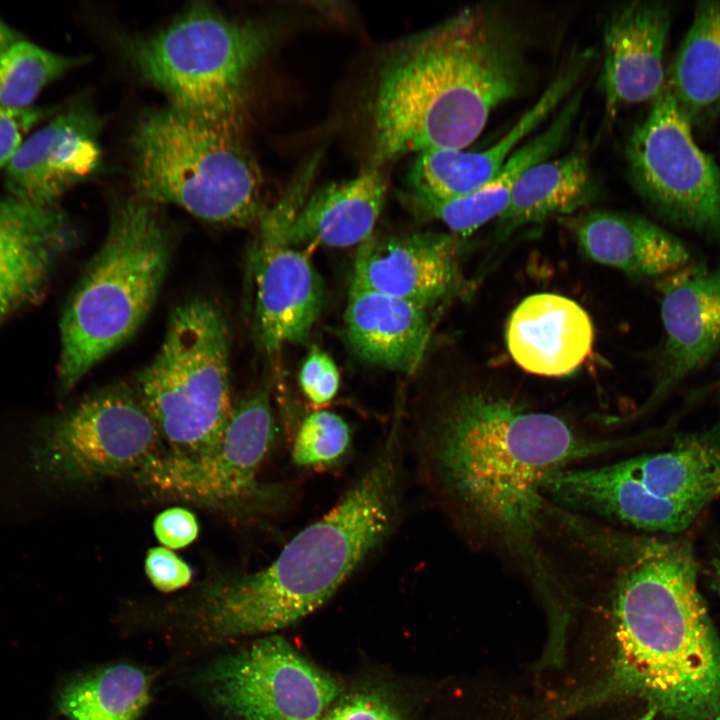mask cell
Here are the masks:
<instances>
[{
	"instance_id": "6da1fadb",
	"label": "cell",
	"mask_w": 720,
	"mask_h": 720,
	"mask_svg": "<svg viewBox=\"0 0 720 720\" xmlns=\"http://www.w3.org/2000/svg\"><path fill=\"white\" fill-rule=\"evenodd\" d=\"M417 476L472 549L504 559L546 598L542 534L553 472L616 446L502 395L465 391L414 425Z\"/></svg>"
},
{
	"instance_id": "7a4b0ae2",
	"label": "cell",
	"mask_w": 720,
	"mask_h": 720,
	"mask_svg": "<svg viewBox=\"0 0 720 720\" xmlns=\"http://www.w3.org/2000/svg\"><path fill=\"white\" fill-rule=\"evenodd\" d=\"M560 566L602 592L613 654L596 698H637L665 720H720V638L687 545L581 518Z\"/></svg>"
},
{
	"instance_id": "3957f363",
	"label": "cell",
	"mask_w": 720,
	"mask_h": 720,
	"mask_svg": "<svg viewBox=\"0 0 720 720\" xmlns=\"http://www.w3.org/2000/svg\"><path fill=\"white\" fill-rule=\"evenodd\" d=\"M525 38L503 9L466 8L394 44L370 102L371 164L465 149L525 87Z\"/></svg>"
},
{
	"instance_id": "277c9868",
	"label": "cell",
	"mask_w": 720,
	"mask_h": 720,
	"mask_svg": "<svg viewBox=\"0 0 720 720\" xmlns=\"http://www.w3.org/2000/svg\"><path fill=\"white\" fill-rule=\"evenodd\" d=\"M405 440L395 422L343 495L267 566L217 575L187 610L212 636L288 627L325 604L390 539L403 512Z\"/></svg>"
},
{
	"instance_id": "5b68a950",
	"label": "cell",
	"mask_w": 720,
	"mask_h": 720,
	"mask_svg": "<svg viewBox=\"0 0 720 720\" xmlns=\"http://www.w3.org/2000/svg\"><path fill=\"white\" fill-rule=\"evenodd\" d=\"M172 248L160 205L134 193L113 203L104 240L63 310L59 393L68 394L141 327L164 283Z\"/></svg>"
},
{
	"instance_id": "8992f818",
	"label": "cell",
	"mask_w": 720,
	"mask_h": 720,
	"mask_svg": "<svg viewBox=\"0 0 720 720\" xmlns=\"http://www.w3.org/2000/svg\"><path fill=\"white\" fill-rule=\"evenodd\" d=\"M275 39L271 24L195 3L154 32L126 37L122 47L172 106L242 136L251 82Z\"/></svg>"
},
{
	"instance_id": "52a82bcc",
	"label": "cell",
	"mask_w": 720,
	"mask_h": 720,
	"mask_svg": "<svg viewBox=\"0 0 720 720\" xmlns=\"http://www.w3.org/2000/svg\"><path fill=\"white\" fill-rule=\"evenodd\" d=\"M134 194L175 205L209 223H257L263 179L242 136L175 107L152 109L131 137Z\"/></svg>"
},
{
	"instance_id": "ba28073f",
	"label": "cell",
	"mask_w": 720,
	"mask_h": 720,
	"mask_svg": "<svg viewBox=\"0 0 720 720\" xmlns=\"http://www.w3.org/2000/svg\"><path fill=\"white\" fill-rule=\"evenodd\" d=\"M543 493L564 509L613 525L681 532L720 497V427L685 436L667 451L557 470Z\"/></svg>"
},
{
	"instance_id": "9c48e42d",
	"label": "cell",
	"mask_w": 720,
	"mask_h": 720,
	"mask_svg": "<svg viewBox=\"0 0 720 720\" xmlns=\"http://www.w3.org/2000/svg\"><path fill=\"white\" fill-rule=\"evenodd\" d=\"M136 383L164 451L194 456L213 448L235 404L229 326L221 307L204 297L177 305Z\"/></svg>"
},
{
	"instance_id": "30bf717a",
	"label": "cell",
	"mask_w": 720,
	"mask_h": 720,
	"mask_svg": "<svg viewBox=\"0 0 720 720\" xmlns=\"http://www.w3.org/2000/svg\"><path fill=\"white\" fill-rule=\"evenodd\" d=\"M29 450L39 483L68 490L107 478H130L164 446L136 389L118 383L41 419Z\"/></svg>"
},
{
	"instance_id": "8fae6325",
	"label": "cell",
	"mask_w": 720,
	"mask_h": 720,
	"mask_svg": "<svg viewBox=\"0 0 720 720\" xmlns=\"http://www.w3.org/2000/svg\"><path fill=\"white\" fill-rule=\"evenodd\" d=\"M271 395L259 387L235 402L216 445L194 456L162 451L130 479L162 498L221 509L281 504L285 487L265 485L258 475L276 438Z\"/></svg>"
},
{
	"instance_id": "7c38bea8",
	"label": "cell",
	"mask_w": 720,
	"mask_h": 720,
	"mask_svg": "<svg viewBox=\"0 0 720 720\" xmlns=\"http://www.w3.org/2000/svg\"><path fill=\"white\" fill-rule=\"evenodd\" d=\"M642 197L673 225L720 243V167L695 142L667 83L626 147Z\"/></svg>"
},
{
	"instance_id": "4fadbf2b",
	"label": "cell",
	"mask_w": 720,
	"mask_h": 720,
	"mask_svg": "<svg viewBox=\"0 0 720 720\" xmlns=\"http://www.w3.org/2000/svg\"><path fill=\"white\" fill-rule=\"evenodd\" d=\"M228 720H322L338 683L280 636L211 661L195 677Z\"/></svg>"
},
{
	"instance_id": "5bb4252c",
	"label": "cell",
	"mask_w": 720,
	"mask_h": 720,
	"mask_svg": "<svg viewBox=\"0 0 720 720\" xmlns=\"http://www.w3.org/2000/svg\"><path fill=\"white\" fill-rule=\"evenodd\" d=\"M285 220L277 206L264 211L247 260L252 330L269 355L286 344L308 341L324 297L309 257L287 242Z\"/></svg>"
},
{
	"instance_id": "9a60e30c",
	"label": "cell",
	"mask_w": 720,
	"mask_h": 720,
	"mask_svg": "<svg viewBox=\"0 0 720 720\" xmlns=\"http://www.w3.org/2000/svg\"><path fill=\"white\" fill-rule=\"evenodd\" d=\"M101 121L85 102L70 105L28 137L6 166L10 196L36 206H55L74 185L102 164Z\"/></svg>"
},
{
	"instance_id": "2e32d148",
	"label": "cell",
	"mask_w": 720,
	"mask_h": 720,
	"mask_svg": "<svg viewBox=\"0 0 720 720\" xmlns=\"http://www.w3.org/2000/svg\"><path fill=\"white\" fill-rule=\"evenodd\" d=\"M659 288L664 341L648 406L720 350V266L694 261L662 278Z\"/></svg>"
},
{
	"instance_id": "e0dca14e",
	"label": "cell",
	"mask_w": 720,
	"mask_h": 720,
	"mask_svg": "<svg viewBox=\"0 0 720 720\" xmlns=\"http://www.w3.org/2000/svg\"><path fill=\"white\" fill-rule=\"evenodd\" d=\"M78 233L56 206L0 198V325L44 295Z\"/></svg>"
},
{
	"instance_id": "ac0fdd59",
	"label": "cell",
	"mask_w": 720,
	"mask_h": 720,
	"mask_svg": "<svg viewBox=\"0 0 720 720\" xmlns=\"http://www.w3.org/2000/svg\"><path fill=\"white\" fill-rule=\"evenodd\" d=\"M589 53L574 56L558 72L537 101L494 144L478 151L438 149L417 155L408 174L411 197L450 199L466 195L493 178L520 147L570 94Z\"/></svg>"
},
{
	"instance_id": "d6986e66",
	"label": "cell",
	"mask_w": 720,
	"mask_h": 720,
	"mask_svg": "<svg viewBox=\"0 0 720 720\" xmlns=\"http://www.w3.org/2000/svg\"><path fill=\"white\" fill-rule=\"evenodd\" d=\"M671 24L669 8L658 1H630L613 8L603 25L600 86L606 114L653 101L664 89V54Z\"/></svg>"
},
{
	"instance_id": "ffe728a7",
	"label": "cell",
	"mask_w": 720,
	"mask_h": 720,
	"mask_svg": "<svg viewBox=\"0 0 720 720\" xmlns=\"http://www.w3.org/2000/svg\"><path fill=\"white\" fill-rule=\"evenodd\" d=\"M451 235H372L360 244L351 285L410 301L425 309L457 289L460 270Z\"/></svg>"
},
{
	"instance_id": "44dd1931",
	"label": "cell",
	"mask_w": 720,
	"mask_h": 720,
	"mask_svg": "<svg viewBox=\"0 0 720 720\" xmlns=\"http://www.w3.org/2000/svg\"><path fill=\"white\" fill-rule=\"evenodd\" d=\"M513 361L530 374L563 377L574 373L592 352L594 328L574 300L555 293L524 298L505 329Z\"/></svg>"
},
{
	"instance_id": "7402d4cb",
	"label": "cell",
	"mask_w": 720,
	"mask_h": 720,
	"mask_svg": "<svg viewBox=\"0 0 720 720\" xmlns=\"http://www.w3.org/2000/svg\"><path fill=\"white\" fill-rule=\"evenodd\" d=\"M570 225L590 259L634 278H664L694 262L682 239L638 214L591 210Z\"/></svg>"
},
{
	"instance_id": "603a6c76",
	"label": "cell",
	"mask_w": 720,
	"mask_h": 720,
	"mask_svg": "<svg viewBox=\"0 0 720 720\" xmlns=\"http://www.w3.org/2000/svg\"><path fill=\"white\" fill-rule=\"evenodd\" d=\"M344 321L349 345L368 363L412 373L424 357L430 323L417 304L351 285Z\"/></svg>"
},
{
	"instance_id": "cb8c5ba5",
	"label": "cell",
	"mask_w": 720,
	"mask_h": 720,
	"mask_svg": "<svg viewBox=\"0 0 720 720\" xmlns=\"http://www.w3.org/2000/svg\"><path fill=\"white\" fill-rule=\"evenodd\" d=\"M386 192L381 167L370 165L358 176L326 185L304 200L286 222L284 236L295 247L361 244L373 235Z\"/></svg>"
},
{
	"instance_id": "d4e9b609",
	"label": "cell",
	"mask_w": 720,
	"mask_h": 720,
	"mask_svg": "<svg viewBox=\"0 0 720 720\" xmlns=\"http://www.w3.org/2000/svg\"><path fill=\"white\" fill-rule=\"evenodd\" d=\"M579 106V95H573L545 130L520 146L503 168L475 191L450 199L410 197V201L425 216L439 220L454 234L471 235L503 213L516 182L528 168L550 158L561 146Z\"/></svg>"
},
{
	"instance_id": "484cf974",
	"label": "cell",
	"mask_w": 720,
	"mask_h": 720,
	"mask_svg": "<svg viewBox=\"0 0 720 720\" xmlns=\"http://www.w3.org/2000/svg\"><path fill=\"white\" fill-rule=\"evenodd\" d=\"M595 194L584 150L547 158L528 168L516 182L506 209L498 217V234L505 237L523 226L571 214L592 201Z\"/></svg>"
},
{
	"instance_id": "4316f807",
	"label": "cell",
	"mask_w": 720,
	"mask_h": 720,
	"mask_svg": "<svg viewBox=\"0 0 720 720\" xmlns=\"http://www.w3.org/2000/svg\"><path fill=\"white\" fill-rule=\"evenodd\" d=\"M692 127L720 111V1H701L666 81Z\"/></svg>"
},
{
	"instance_id": "83f0119b",
	"label": "cell",
	"mask_w": 720,
	"mask_h": 720,
	"mask_svg": "<svg viewBox=\"0 0 720 720\" xmlns=\"http://www.w3.org/2000/svg\"><path fill=\"white\" fill-rule=\"evenodd\" d=\"M150 689L151 677L142 668L116 663L69 681L59 706L68 720H138Z\"/></svg>"
},
{
	"instance_id": "f1b7e54d",
	"label": "cell",
	"mask_w": 720,
	"mask_h": 720,
	"mask_svg": "<svg viewBox=\"0 0 720 720\" xmlns=\"http://www.w3.org/2000/svg\"><path fill=\"white\" fill-rule=\"evenodd\" d=\"M82 63V58L57 54L18 40L0 54V105L31 107L53 80Z\"/></svg>"
},
{
	"instance_id": "f546056e",
	"label": "cell",
	"mask_w": 720,
	"mask_h": 720,
	"mask_svg": "<svg viewBox=\"0 0 720 720\" xmlns=\"http://www.w3.org/2000/svg\"><path fill=\"white\" fill-rule=\"evenodd\" d=\"M351 443V428L341 416L326 410L314 411L295 432L291 459L303 469H327L344 459Z\"/></svg>"
},
{
	"instance_id": "4dcf8cb0",
	"label": "cell",
	"mask_w": 720,
	"mask_h": 720,
	"mask_svg": "<svg viewBox=\"0 0 720 720\" xmlns=\"http://www.w3.org/2000/svg\"><path fill=\"white\" fill-rule=\"evenodd\" d=\"M322 720H404L392 698L375 689H360L334 701Z\"/></svg>"
},
{
	"instance_id": "1f68e13d",
	"label": "cell",
	"mask_w": 720,
	"mask_h": 720,
	"mask_svg": "<svg viewBox=\"0 0 720 720\" xmlns=\"http://www.w3.org/2000/svg\"><path fill=\"white\" fill-rule=\"evenodd\" d=\"M299 383L306 398L315 406L328 404L336 396L340 376L333 359L324 351L314 348L306 357Z\"/></svg>"
},
{
	"instance_id": "d6a6232c",
	"label": "cell",
	"mask_w": 720,
	"mask_h": 720,
	"mask_svg": "<svg viewBox=\"0 0 720 720\" xmlns=\"http://www.w3.org/2000/svg\"><path fill=\"white\" fill-rule=\"evenodd\" d=\"M144 570L151 584L161 592L184 588L192 580V569L172 550L159 546L150 548L145 556Z\"/></svg>"
},
{
	"instance_id": "836d02e7",
	"label": "cell",
	"mask_w": 720,
	"mask_h": 720,
	"mask_svg": "<svg viewBox=\"0 0 720 720\" xmlns=\"http://www.w3.org/2000/svg\"><path fill=\"white\" fill-rule=\"evenodd\" d=\"M199 528L195 514L180 506L163 510L153 521L156 539L170 550L182 549L193 543L198 537Z\"/></svg>"
},
{
	"instance_id": "e575fe53",
	"label": "cell",
	"mask_w": 720,
	"mask_h": 720,
	"mask_svg": "<svg viewBox=\"0 0 720 720\" xmlns=\"http://www.w3.org/2000/svg\"><path fill=\"white\" fill-rule=\"evenodd\" d=\"M46 115L41 108L15 109L0 105V169L6 167L25 134Z\"/></svg>"
},
{
	"instance_id": "d590c367",
	"label": "cell",
	"mask_w": 720,
	"mask_h": 720,
	"mask_svg": "<svg viewBox=\"0 0 720 720\" xmlns=\"http://www.w3.org/2000/svg\"><path fill=\"white\" fill-rule=\"evenodd\" d=\"M18 40V34L0 19V54Z\"/></svg>"
},
{
	"instance_id": "8d00e7d4",
	"label": "cell",
	"mask_w": 720,
	"mask_h": 720,
	"mask_svg": "<svg viewBox=\"0 0 720 720\" xmlns=\"http://www.w3.org/2000/svg\"><path fill=\"white\" fill-rule=\"evenodd\" d=\"M711 568H712L714 585H715L716 591L720 597V547L712 557Z\"/></svg>"
}]
</instances>
